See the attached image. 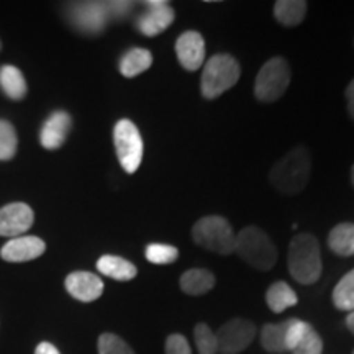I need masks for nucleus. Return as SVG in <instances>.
Returning <instances> with one entry per match:
<instances>
[{
  "label": "nucleus",
  "mask_w": 354,
  "mask_h": 354,
  "mask_svg": "<svg viewBox=\"0 0 354 354\" xmlns=\"http://www.w3.org/2000/svg\"><path fill=\"white\" fill-rule=\"evenodd\" d=\"M310 171H312V159L308 149L297 146L272 166L269 180L279 192L286 196H297L307 187Z\"/></svg>",
  "instance_id": "obj_1"
},
{
  "label": "nucleus",
  "mask_w": 354,
  "mask_h": 354,
  "mask_svg": "<svg viewBox=\"0 0 354 354\" xmlns=\"http://www.w3.org/2000/svg\"><path fill=\"white\" fill-rule=\"evenodd\" d=\"M290 276L299 284H315L322 276V254L317 238L310 233H299L292 238L287 253Z\"/></svg>",
  "instance_id": "obj_2"
},
{
  "label": "nucleus",
  "mask_w": 354,
  "mask_h": 354,
  "mask_svg": "<svg viewBox=\"0 0 354 354\" xmlns=\"http://www.w3.org/2000/svg\"><path fill=\"white\" fill-rule=\"evenodd\" d=\"M234 253L258 271H269L277 261V250L264 230L258 227H246L236 234Z\"/></svg>",
  "instance_id": "obj_3"
},
{
  "label": "nucleus",
  "mask_w": 354,
  "mask_h": 354,
  "mask_svg": "<svg viewBox=\"0 0 354 354\" xmlns=\"http://www.w3.org/2000/svg\"><path fill=\"white\" fill-rule=\"evenodd\" d=\"M192 238L196 245L212 253L228 256L236 248V233L227 218L220 215H207L194 225Z\"/></svg>",
  "instance_id": "obj_4"
},
{
  "label": "nucleus",
  "mask_w": 354,
  "mask_h": 354,
  "mask_svg": "<svg viewBox=\"0 0 354 354\" xmlns=\"http://www.w3.org/2000/svg\"><path fill=\"white\" fill-rule=\"evenodd\" d=\"M241 68L238 61L230 55H215L203 66L201 79V92L205 99L214 100L230 91L240 81Z\"/></svg>",
  "instance_id": "obj_5"
},
{
  "label": "nucleus",
  "mask_w": 354,
  "mask_h": 354,
  "mask_svg": "<svg viewBox=\"0 0 354 354\" xmlns=\"http://www.w3.org/2000/svg\"><path fill=\"white\" fill-rule=\"evenodd\" d=\"M290 84V69L284 57L276 56L259 69L254 82V95L259 102L271 104L286 94Z\"/></svg>",
  "instance_id": "obj_6"
},
{
  "label": "nucleus",
  "mask_w": 354,
  "mask_h": 354,
  "mask_svg": "<svg viewBox=\"0 0 354 354\" xmlns=\"http://www.w3.org/2000/svg\"><path fill=\"white\" fill-rule=\"evenodd\" d=\"M113 143L117 149V158L128 174L138 171L143 161V138L140 130L130 120H120L115 125Z\"/></svg>",
  "instance_id": "obj_7"
},
{
  "label": "nucleus",
  "mask_w": 354,
  "mask_h": 354,
  "mask_svg": "<svg viewBox=\"0 0 354 354\" xmlns=\"http://www.w3.org/2000/svg\"><path fill=\"white\" fill-rule=\"evenodd\" d=\"M220 354H238L253 343L256 326L246 318H233L221 325L215 333Z\"/></svg>",
  "instance_id": "obj_8"
},
{
  "label": "nucleus",
  "mask_w": 354,
  "mask_h": 354,
  "mask_svg": "<svg viewBox=\"0 0 354 354\" xmlns=\"http://www.w3.org/2000/svg\"><path fill=\"white\" fill-rule=\"evenodd\" d=\"M287 351L294 354H322L323 342L310 323L290 318L287 320Z\"/></svg>",
  "instance_id": "obj_9"
},
{
  "label": "nucleus",
  "mask_w": 354,
  "mask_h": 354,
  "mask_svg": "<svg viewBox=\"0 0 354 354\" xmlns=\"http://www.w3.org/2000/svg\"><path fill=\"white\" fill-rule=\"evenodd\" d=\"M69 19L73 21V25L84 33H100L110 19L107 2L76 3L69 10Z\"/></svg>",
  "instance_id": "obj_10"
},
{
  "label": "nucleus",
  "mask_w": 354,
  "mask_h": 354,
  "mask_svg": "<svg viewBox=\"0 0 354 354\" xmlns=\"http://www.w3.org/2000/svg\"><path fill=\"white\" fill-rule=\"evenodd\" d=\"M146 6H148V10L136 21V28L145 37H156L166 28H169L174 21V8L165 0H149V2H146Z\"/></svg>",
  "instance_id": "obj_11"
},
{
  "label": "nucleus",
  "mask_w": 354,
  "mask_h": 354,
  "mask_svg": "<svg viewBox=\"0 0 354 354\" xmlns=\"http://www.w3.org/2000/svg\"><path fill=\"white\" fill-rule=\"evenodd\" d=\"M33 220V210L26 203H8L0 209V236L19 238L21 233L32 228Z\"/></svg>",
  "instance_id": "obj_12"
},
{
  "label": "nucleus",
  "mask_w": 354,
  "mask_h": 354,
  "mask_svg": "<svg viewBox=\"0 0 354 354\" xmlns=\"http://www.w3.org/2000/svg\"><path fill=\"white\" fill-rule=\"evenodd\" d=\"M176 55L180 66L187 71H197L205 61V41L198 32H184L176 41Z\"/></svg>",
  "instance_id": "obj_13"
},
{
  "label": "nucleus",
  "mask_w": 354,
  "mask_h": 354,
  "mask_svg": "<svg viewBox=\"0 0 354 354\" xmlns=\"http://www.w3.org/2000/svg\"><path fill=\"white\" fill-rule=\"evenodd\" d=\"M66 290L81 302H94L104 292V282L99 276L86 271L71 272L66 277Z\"/></svg>",
  "instance_id": "obj_14"
},
{
  "label": "nucleus",
  "mask_w": 354,
  "mask_h": 354,
  "mask_svg": "<svg viewBox=\"0 0 354 354\" xmlns=\"http://www.w3.org/2000/svg\"><path fill=\"white\" fill-rule=\"evenodd\" d=\"M46 250L43 240L37 236L12 238L0 251V256L8 263H25L39 258Z\"/></svg>",
  "instance_id": "obj_15"
},
{
  "label": "nucleus",
  "mask_w": 354,
  "mask_h": 354,
  "mask_svg": "<svg viewBox=\"0 0 354 354\" xmlns=\"http://www.w3.org/2000/svg\"><path fill=\"white\" fill-rule=\"evenodd\" d=\"M71 125H73L71 115L68 112H63V110H57L44 122L41 133H39V143L46 149L61 148L66 138H68Z\"/></svg>",
  "instance_id": "obj_16"
},
{
  "label": "nucleus",
  "mask_w": 354,
  "mask_h": 354,
  "mask_svg": "<svg viewBox=\"0 0 354 354\" xmlns=\"http://www.w3.org/2000/svg\"><path fill=\"white\" fill-rule=\"evenodd\" d=\"M97 269L110 279L115 281H131L138 274V269L130 261L120 258V256L105 254L97 261Z\"/></svg>",
  "instance_id": "obj_17"
},
{
  "label": "nucleus",
  "mask_w": 354,
  "mask_h": 354,
  "mask_svg": "<svg viewBox=\"0 0 354 354\" xmlns=\"http://www.w3.org/2000/svg\"><path fill=\"white\" fill-rule=\"evenodd\" d=\"M215 287V276L207 269H189L180 276V289L187 295H203Z\"/></svg>",
  "instance_id": "obj_18"
},
{
  "label": "nucleus",
  "mask_w": 354,
  "mask_h": 354,
  "mask_svg": "<svg viewBox=\"0 0 354 354\" xmlns=\"http://www.w3.org/2000/svg\"><path fill=\"white\" fill-rule=\"evenodd\" d=\"M297 294L284 281H277L266 292V304L274 313H282L286 308L297 304Z\"/></svg>",
  "instance_id": "obj_19"
},
{
  "label": "nucleus",
  "mask_w": 354,
  "mask_h": 354,
  "mask_svg": "<svg viewBox=\"0 0 354 354\" xmlns=\"http://www.w3.org/2000/svg\"><path fill=\"white\" fill-rule=\"evenodd\" d=\"M153 55L145 48H131L120 59V73L125 77H135L151 68Z\"/></svg>",
  "instance_id": "obj_20"
},
{
  "label": "nucleus",
  "mask_w": 354,
  "mask_h": 354,
  "mask_svg": "<svg viewBox=\"0 0 354 354\" xmlns=\"http://www.w3.org/2000/svg\"><path fill=\"white\" fill-rule=\"evenodd\" d=\"M328 246L338 256H354V223H339L328 234Z\"/></svg>",
  "instance_id": "obj_21"
},
{
  "label": "nucleus",
  "mask_w": 354,
  "mask_h": 354,
  "mask_svg": "<svg viewBox=\"0 0 354 354\" xmlns=\"http://www.w3.org/2000/svg\"><path fill=\"white\" fill-rule=\"evenodd\" d=\"M307 13V2L304 0H279L274 6V17L281 25L297 26Z\"/></svg>",
  "instance_id": "obj_22"
},
{
  "label": "nucleus",
  "mask_w": 354,
  "mask_h": 354,
  "mask_svg": "<svg viewBox=\"0 0 354 354\" xmlns=\"http://www.w3.org/2000/svg\"><path fill=\"white\" fill-rule=\"evenodd\" d=\"M0 87L6 92V95L13 100H20L26 95V81L15 66L0 68Z\"/></svg>",
  "instance_id": "obj_23"
},
{
  "label": "nucleus",
  "mask_w": 354,
  "mask_h": 354,
  "mask_svg": "<svg viewBox=\"0 0 354 354\" xmlns=\"http://www.w3.org/2000/svg\"><path fill=\"white\" fill-rule=\"evenodd\" d=\"M261 344L269 353L287 351V320L277 323H269L261 330Z\"/></svg>",
  "instance_id": "obj_24"
},
{
  "label": "nucleus",
  "mask_w": 354,
  "mask_h": 354,
  "mask_svg": "<svg viewBox=\"0 0 354 354\" xmlns=\"http://www.w3.org/2000/svg\"><path fill=\"white\" fill-rule=\"evenodd\" d=\"M333 304L338 310L354 312V269L339 279L333 290Z\"/></svg>",
  "instance_id": "obj_25"
},
{
  "label": "nucleus",
  "mask_w": 354,
  "mask_h": 354,
  "mask_svg": "<svg viewBox=\"0 0 354 354\" xmlns=\"http://www.w3.org/2000/svg\"><path fill=\"white\" fill-rule=\"evenodd\" d=\"M194 342L198 354H216L218 353V342L214 331L207 323H198L194 328Z\"/></svg>",
  "instance_id": "obj_26"
},
{
  "label": "nucleus",
  "mask_w": 354,
  "mask_h": 354,
  "mask_svg": "<svg viewBox=\"0 0 354 354\" xmlns=\"http://www.w3.org/2000/svg\"><path fill=\"white\" fill-rule=\"evenodd\" d=\"M179 258V250L176 246L153 243L146 248V259L153 264H171Z\"/></svg>",
  "instance_id": "obj_27"
},
{
  "label": "nucleus",
  "mask_w": 354,
  "mask_h": 354,
  "mask_svg": "<svg viewBox=\"0 0 354 354\" xmlns=\"http://www.w3.org/2000/svg\"><path fill=\"white\" fill-rule=\"evenodd\" d=\"M17 153L15 128L6 120H0V161H8Z\"/></svg>",
  "instance_id": "obj_28"
},
{
  "label": "nucleus",
  "mask_w": 354,
  "mask_h": 354,
  "mask_svg": "<svg viewBox=\"0 0 354 354\" xmlns=\"http://www.w3.org/2000/svg\"><path fill=\"white\" fill-rule=\"evenodd\" d=\"M99 354H135V351L123 342L120 336L104 333L99 338Z\"/></svg>",
  "instance_id": "obj_29"
},
{
  "label": "nucleus",
  "mask_w": 354,
  "mask_h": 354,
  "mask_svg": "<svg viewBox=\"0 0 354 354\" xmlns=\"http://www.w3.org/2000/svg\"><path fill=\"white\" fill-rule=\"evenodd\" d=\"M166 354H192V349H190L185 336L172 333L166 339Z\"/></svg>",
  "instance_id": "obj_30"
},
{
  "label": "nucleus",
  "mask_w": 354,
  "mask_h": 354,
  "mask_svg": "<svg viewBox=\"0 0 354 354\" xmlns=\"http://www.w3.org/2000/svg\"><path fill=\"white\" fill-rule=\"evenodd\" d=\"M133 3L130 2H107V10L110 19H120L131 10Z\"/></svg>",
  "instance_id": "obj_31"
},
{
  "label": "nucleus",
  "mask_w": 354,
  "mask_h": 354,
  "mask_svg": "<svg viewBox=\"0 0 354 354\" xmlns=\"http://www.w3.org/2000/svg\"><path fill=\"white\" fill-rule=\"evenodd\" d=\"M346 99H348V113L354 120V79L349 82V86L346 88Z\"/></svg>",
  "instance_id": "obj_32"
},
{
  "label": "nucleus",
  "mask_w": 354,
  "mask_h": 354,
  "mask_svg": "<svg viewBox=\"0 0 354 354\" xmlns=\"http://www.w3.org/2000/svg\"><path fill=\"white\" fill-rule=\"evenodd\" d=\"M35 354H61V353L57 351L56 346H53L51 343H39Z\"/></svg>",
  "instance_id": "obj_33"
},
{
  "label": "nucleus",
  "mask_w": 354,
  "mask_h": 354,
  "mask_svg": "<svg viewBox=\"0 0 354 354\" xmlns=\"http://www.w3.org/2000/svg\"><path fill=\"white\" fill-rule=\"evenodd\" d=\"M346 325H348L349 331L354 335V312H349V315L346 318Z\"/></svg>",
  "instance_id": "obj_34"
},
{
  "label": "nucleus",
  "mask_w": 354,
  "mask_h": 354,
  "mask_svg": "<svg viewBox=\"0 0 354 354\" xmlns=\"http://www.w3.org/2000/svg\"><path fill=\"white\" fill-rule=\"evenodd\" d=\"M351 180H353V184H354V166H353V169H351Z\"/></svg>",
  "instance_id": "obj_35"
},
{
  "label": "nucleus",
  "mask_w": 354,
  "mask_h": 354,
  "mask_svg": "<svg viewBox=\"0 0 354 354\" xmlns=\"http://www.w3.org/2000/svg\"><path fill=\"white\" fill-rule=\"evenodd\" d=\"M353 354H354V351H353Z\"/></svg>",
  "instance_id": "obj_36"
}]
</instances>
